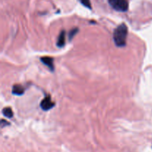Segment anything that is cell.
<instances>
[{"label":"cell","instance_id":"6da1fadb","mask_svg":"<svg viewBox=\"0 0 152 152\" xmlns=\"http://www.w3.org/2000/svg\"><path fill=\"white\" fill-rule=\"evenodd\" d=\"M128 36V27L125 23H122L117 27L114 31V43L117 47H125L126 45V39Z\"/></svg>","mask_w":152,"mask_h":152},{"label":"cell","instance_id":"7a4b0ae2","mask_svg":"<svg viewBox=\"0 0 152 152\" xmlns=\"http://www.w3.org/2000/svg\"><path fill=\"white\" fill-rule=\"evenodd\" d=\"M108 3L113 9L117 11L126 12L129 9L127 0H108Z\"/></svg>","mask_w":152,"mask_h":152},{"label":"cell","instance_id":"3957f363","mask_svg":"<svg viewBox=\"0 0 152 152\" xmlns=\"http://www.w3.org/2000/svg\"><path fill=\"white\" fill-rule=\"evenodd\" d=\"M55 105L54 102H52L51 98L49 95L46 96L44 99L42 100L41 103H40V107H41L43 111H49L50 109H51L52 108H53Z\"/></svg>","mask_w":152,"mask_h":152},{"label":"cell","instance_id":"277c9868","mask_svg":"<svg viewBox=\"0 0 152 152\" xmlns=\"http://www.w3.org/2000/svg\"><path fill=\"white\" fill-rule=\"evenodd\" d=\"M41 62H42L51 71H54V65H53V59L50 56H43L41 59Z\"/></svg>","mask_w":152,"mask_h":152},{"label":"cell","instance_id":"5b68a950","mask_svg":"<svg viewBox=\"0 0 152 152\" xmlns=\"http://www.w3.org/2000/svg\"><path fill=\"white\" fill-rule=\"evenodd\" d=\"M65 31H62L59 34V37L57 39V42H56V45L59 48H62L65 45Z\"/></svg>","mask_w":152,"mask_h":152},{"label":"cell","instance_id":"8992f818","mask_svg":"<svg viewBox=\"0 0 152 152\" xmlns=\"http://www.w3.org/2000/svg\"><path fill=\"white\" fill-rule=\"evenodd\" d=\"M25 92V89L21 85H14L12 88V93L15 95H22Z\"/></svg>","mask_w":152,"mask_h":152},{"label":"cell","instance_id":"52a82bcc","mask_svg":"<svg viewBox=\"0 0 152 152\" xmlns=\"http://www.w3.org/2000/svg\"><path fill=\"white\" fill-rule=\"evenodd\" d=\"M2 114L4 117H7V118H12L13 116V111H12V109L10 108V107L4 108V109L2 110Z\"/></svg>","mask_w":152,"mask_h":152},{"label":"cell","instance_id":"ba28073f","mask_svg":"<svg viewBox=\"0 0 152 152\" xmlns=\"http://www.w3.org/2000/svg\"><path fill=\"white\" fill-rule=\"evenodd\" d=\"M79 31V29L77 28H73V29H71V31H70L69 32V35H68V37H69V39H72L73 38H74V36L76 35V34H77V32Z\"/></svg>","mask_w":152,"mask_h":152},{"label":"cell","instance_id":"9c48e42d","mask_svg":"<svg viewBox=\"0 0 152 152\" xmlns=\"http://www.w3.org/2000/svg\"><path fill=\"white\" fill-rule=\"evenodd\" d=\"M80 2L85 6V7H88L89 9H91V4L90 0H80Z\"/></svg>","mask_w":152,"mask_h":152},{"label":"cell","instance_id":"30bf717a","mask_svg":"<svg viewBox=\"0 0 152 152\" xmlns=\"http://www.w3.org/2000/svg\"><path fill=\"white\" fill-rule=\"evenodd\" d=\"M9 124H10V123H9L8 122L5 121V120H1V128H3V127H4V126H9Z\"/></svg>","mask_w":152,"mask_h":152}]
</instances>
